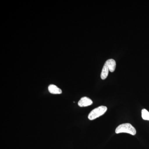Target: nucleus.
Segmentation results:
<instances>
[{"instance_id": "f257e3e1", "label": "nucleus", "mask_w": 149, "mask_h": 149, "mask_svg": "<svg viewBox=\"0 0 149 149\" xmlns=\"http://www.w3.org/2000/svg\"><path fill=\"white\" fill-rule=\"evenodd\" d=\"M115 132L116 134L120 133H129L130 135L135 136L136 133V130L134 127L129 123L120 124L116 129Z\"/></svg>"}, {"instance_id": "f03ea898", "label": "nucleus", "mask_w": 149, "mask_h": 149, "mask_svg": "<svg viewBox=\"0 0 149 149\" xmlns=\"http://www.w3.org/2000/svg\"><path fill=\"white\" fill-rule=\"evenodd\" d=\"M107 108L106 106H101L93 110L89 113L88 118L89 120H93L105 113Z\"/></svg>"}, {"instance_id": "7ed1b4c3", "label": "nucleus", "mask_w": 149, "mask_h": 149, "mask_svg": "<svg viewBox=\"0 0 149 149\" xmlns=\"http://www.w3.org/2000/svg\"><path fill=\"white\" fill-rule=\"evenodd\" d=\"M93 103V101L88 97H84L81 98L78 102V105L79 107H86L91 106Z\"/></svg>"}, {"instance_id": "20e7f679", "label": "nucleus", "mask_w": 149, "mask_h": 149, "mask_svg": "<svg viewBox=\"0 0 149 149\" xmlns=\"http://www.w3.org/2000/svg\"><path fill=\"white\" fill-rule=\"evenodd\" d=\"M48 90L50 93L54 95L61 94L62 93L61 89L58 88L57 86L54 85H50L48 87Z\"/></svg>"}, {"instance_id": "39448f33", "label": "nucleus", "mask_w": 149, "mask_h": 149, "mask_svg": "<svg viewBox=\"0 0 149 149\" xmlns=\"http://www.w3.org/2000/svg\"><path fill=\"white\" fill-rule=\"evenodd\" d=\"M105 63H106L108 67L109 71L111 72H114L116 67V62L114 60L110 59L107 61Z\"/></svg>"}, {"instance_id": "423d86ee", "label": "nucleus", "mask_w": 149, "mask_h": 149, "mask_svg": "<svg viewBox=\"0 0 149 149\" xmlns=\"http://www.w3.org/2000/svg\"><path fill=\"white\" fill-rule=\"evenodd\" d=\"M109 68L107 65L106 63H105L102 70L101 74V77L102 80H105L106 79L108 75Z\"/></svg>"}, {"instance_id": "0eeeda50", "label": "nucleus", "mask_w": 149, "mask_h": 149, "mask_svg": "<svg viewBox=\"0 0 149 149\" xmlns=\"http://www.w3.org/2000/svg\"><path fill=\"white\" fill-rule=\"evenodd\" d=\"M142 117L144 120H149V112L146 109H142Z\"/></svg>"}]
</instances>
